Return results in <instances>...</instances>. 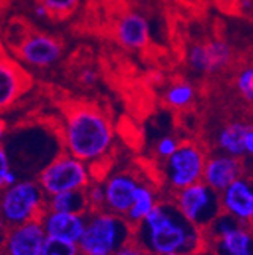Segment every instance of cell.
<instances>
[{
    "label": "cell",
    "instance_id": "obj_7",
    "mask_svg": "<svg viewBox=\"0 0 253 255\" xmlns=\"http://www.w3.org/2000/svg\"><path fill=\"white\" fill-rule=\"evenodd\" d=\"M205 149L196 141H180L176 152L160 163V179L170 195L202 181Z\"/></svg>",
    "mask_w": 253,
    "mask_h": 255
},
{
    "label": "cell",
    "instance_id": "obj_28",
    "mask_svg": "<svg viewBox=\"0 0 253 255\" xmlns=\"http://www.w3.org/2000/svg\"><path fill=\"white\" fill-rule=\"evenodd\" d=\"M112 255H149L144 249H141L137 243H134L132 240L129 243H126L124 246H121L117 252H114Z\"/></svg>",
    "mask_w": 253,
    "mask_h": 255
},
{
    "label": "cell",
    "instance_id": "obj_14",
    "mask_svg": "<svg viewBox=\"0 0 253 255\" xmlns=\"http://www.w3.org/2000/svg\"><path fill=\"white\" fill-rule=\"evenodd\" d=\"M220 196L221 213L249 225L253 219V179L243 175L226 187Z\"/></svg>",
    "mask_w": 253,
    "mask_h": 255
},
{
    "label": "cell",
    "instance_id": "obj_13",
    "mask_svg": "<svg viewBox=\"0 0 253 255\" xmlns=\"http://www.w3.org/2000/svg\"><path fill=\"white\" fill-rule=\"evenodd\" d=\"M143 178L132 170H118L109 173L102 182L105 188V210L124 217L129 211L137 187Z\"/></svg>",
    "mask_w": 253,
    "mask_h": 255
},
{
    "label": "cell",
    "instance_id": "obj_11",
    "mask_svg": "<svg viewBox=\"0 0 253 255\" xmlns=\"http://www.w3.org/2000/svg\"><path fill=\"white\" fill-rule=\"evenodd\" d=\"M232 47L223 40L196 43L186 52V64L199 75H214L225 70L232 62Z\"/></svg>",
    "mask_w": 253,
    "mask_h": 255
},
{
    "label": "cell",
    "instance_id": "obj_19",
    "mask_svg": "<svg viewBox=\"0 0 253 255\" xmlns=\"http://www.w3.org/2000/svg\"><path fill=\"white\" fill-rule=\"evenodd\" d=\"M249 129V125L243 122H232L220 128L215 134V147L218 152L231 155L234 158L246 156L244 137Z\"/></svg>",
    "mask_w": 253,
    "mask_h": 255
},
{
    "label": "cell",
    "instance_id": "obj_9",
    "mask_svg": "<svg viewBox=\"0 0 253 255\" xmlns=\"http://www.w3.org/2000/svg\"><path fill=\"white\" fill-rule=\"evenodd\" d=\"M205 248L214 255H253V233L249 225L221 213L203 231Z\"/></svg>",
    "mask_w": 253,
    "mask_h": 255
},
{
    "label": "cell",
    "instance_id": "obj_34",
    "mask_svg": "<svg viewBox=\"0 0 253 255\" xmlns=\"http://www.w3.org/2000/svg\"><path fill=\"white\" fill-rule=\"evenodd\" d=\"M249 228H250V231L253 233V219H252V222L249 223Z\"/></svg>",
    "mask_w": 253,
    "mask_h": 255
},
{
    "label": "cell",
    "instance_id": "obj_1",
    "mask_svg": "<svg viewBox=\"0 0 253 255\" xmlns=\"http://www.w3.org/2000/svg\"><path fill=\"white\" fill-rule=\"evenodd\" d=\"M59 137L64 152L86 163L92 170L111 155L115 143L109 114L97 104L86 101H72L64 105Z\"/></svg>",
    "mask_w": 253,
    "mask_h": 255
},
{
    "label": "cell",
    "instance_id": "obj_30",
    "mask_svg": "<svg viewBox=\"0 0 253 255\" xmlns=\"http://www.w3.org/2000/svg\"><path fill=\"white\" fill-rule=\"evenodd\" d=\"M235 8L241 15H246L247 18L253 20V0H237Z\"/></svg>",
    "mask_w": 253,
    "mask_h": 255
},
{
    "label": "cell",
    "instance_id": "obj_31",
    "mask_svg": "<svg viewBox=\"0 0 253 255\" xmlns=\"http://www.w3.org/2000/svg\"><path fill=\"white\" fill-rule=\"evenodd\" d=\"M244 149H246V156H250V159H253V126H249V129L246 132Z\"/></svg>",
    "mask_w": 253,
    "mask_h": 255
},
{
    "label": "cell",
    "instance_id": "obj_16",
    "mask_svg": "<svg viewBox=\"0 0 253 255\" xmlns=\"http://www.w3.org/2000/svg\"><path fill=\"white\" fill-rule=\"evenodd\" d=\"M40 222L44 228L46 237L78 245L86 225V214L56 213L46 210Z\"/></svg>",
    "mask_w": 253,
    "mask_h": 255
},
{
    "label": "cell",
    "instance_id": "obj_4",
    "mask_svg": "<svg viewBox=\"0 0 253 255\" xmlns=\"http://www.w3.org/2000/svg\"><path fill=\"white\" fill-rule=\"evenodd\" d=\"M46 202L47 196L37 179L21 178L14 185L0 191V223L6 230L40 220L46 211Z\"/></svg>",
    "mask_w": 253,
    "mask_h": 255
},
{
    "label": "cell",
    "instance_id": "obj_2",
    "mask_svg": "<svg viewBox=\"0 0 253 255\" xmlns=\"http://www.w3.org/2000/svg\"><path fill=\"white\" fill-rule=\"evenodd\" d=\"M132 242L149 255H199L205 249L203 231L188 223L167 199L132 228Z\"/></svg>",
    "mask_w": 253,
    "mask_h": 255
},
{
    "label": "cell",
    "instance_id": "obj_26",
    "mask_svg": "<svg viewBox=\"0 0 253 255\" xmlns=\"http://www.w3.org/2000/svg\"><path fill=\"white\" fill-rule=\"evenodd\" d=\"M237 90L241 98L253 107V66L244 67L237 76Z\"/></svg>",
    "mask_w": 253,
    "mask_h": 255
},
{
    "label": "cell",
    "instance_id": "obj_6",
    "mask_svg": "<svg viewBox=\"0 0 253 255\" xmlns=\"http://www.w3.org/2000/svg\"><path fill=\"white\" fill-rule=\"evenodd\" d=\"M8 37H17L8 47L14 58L23 66L32 69H47L56 64L62 55V43L46 32L29 29L26 24H14L9 27Z\"/></svg>",
    "mask_w": 253,
    "mask_h": 255
},
{
    "label": "cell",
    "instance_id": "obj_17",
    "mask_svg": "<svg viewBox=\"0 0 253 255\" xmlns=\"http://www.w3.org/2000/svg\"><path fill=\"white\" fill-rule=\"evenodd\" d=\"M115 38L117 41L131 50L144 49L152 38V27L149 20L135 11L123 14L115 24Z\"/></svg>",
    "mask_w": 253,
    "mask_h": 255
},
{
    "label": "cell",
    "instance_id": "obj_22",
    "mask_svg": "<svg viewBox=\"0 0 253 255\" xmlns=\"http://www.w3.org/2000/svg\"><path fill=\"white\" fill-rule=\"evenodd\" d=\"M49 12V18L62 20L70 17L79 6L81 0H37Z\"/></svg>",
    "mask_w": 253,
    "mask_h": 255
},
{
    "label": "cell",
    "instance_id": "obj_18",
    "mask_svg": "<svg viewBox=\"0 0 253 255\" xmlns=\"http://www.w3.org/2000/svg\"><path fill=\"white\" fill-rule=\"evenodd\" d=\"M160 201H161V195H160V190L156 188V185L153 182H147L141 179L140 185L137 187L132 205L129 211L126 213L124 219L128 220V223L134 228L143 219H146V216L160 204Z\"/></svg>",
    "mask_w": 253,
    "mask_h": 255
},
{
    "label": "cell",
    "instance_id": "obj_12",
    "mask_svg": "<svg viewBox=\"0 0 253 255\" xmlns=\"http://www.w3.org/2000/svg\"><path fill=\"white\" fill-rule=\"evenodd\" d=\"M46 239L40 220L6 228L0 242V255H41Z\"/></svg>",
    "mask_w": 253,
    "mask_h": 255
},
{
    "label": "cell",
    "instance_id": "obj_15",
    "mask_svg": "<svg viewBox=\"0 0 253 255\" xmlns=\"http://www.w3.org/2000/svg\"><path fill=\"white\" fill-rule=\"evenodd\" d=\"M244 175V164L240 158L231 155L215 152L206 156L202 182L217 193H221L226 187H229L235 179Z\"/></svg>",
    "mask_w": 253,
    "mask_h": 255
},
{
    "label": "cell",
    "instance_id": "obj_3",
    "mask_svg": "<svg viewBox=\"0 0 253 255\" xmlns=\"http://www.w3.org/2000/svg\"><path fill=\"white\" fill-rule=\"evenodd\" d=\"M132 240V227L124 217L106 210L89 211L78 243L81 255H112Z\"/></svg>",
    "mask_w": 253,
    "mask_h": 255
},
{
    "label": "cell",
    "instance_id": "obj_33",
    "mask_svg": "<svg viewBox=\"0 0 253 255\" xmlns=\"http://www.w3.org/2000/svg\"><path fill=\"white\" fill-rule=\"evenodd\" d=\"M6 134H8V122L5 117L0 116V144H3Z\"/></svg>",
    "mask_w": 253,
    "mask_h": 255
},
{
    "label": "cell",
    "instance_id": "obj_5",
    "mask_svg": "<svg viewBox=\"0 0 253 255\" xmlns=\"http://www.w3.org/2000/svg\"><path fill=\"white\" fill-rule=\"evenodd\" d=\"M94 179L99 178L91 166L66 152L50 159L37 175V182L47 198L66 191H84Z\"/></svg>",
    "mask_w": 253,
    "mask_h": 255
},
{
    "label": "cell",
    "instance_id": "obj_35",
    "mask_svg": "<svg viewBox=\"0 0 253 255\" xmlns=\"http://www.w3.org/2000/svg\"><path fill=\"white\" fill-rule=\"evenodd\" d=\"M173 255H177V254H173Z\"/></svg>",
    "mask_w": 253,
    "mask_h": 255
},
{
    "label": "cell",
    "instance_id": "obj_21",
    "mask_svg": "<svg viewBox=\"0 0 253 255\" xmlns=\"http://www.w3.org/2000/svg\"><path fill=\"white\" fill-rule=\"evenodd\" d=\"M194 99H196V90L186 81H179L171 84L164 94L166 104L174 110H183L189 107L194 102Z\"/></svg>",
    "mask_w": 253,
    "mask_h": 255
},
{
    "label": "cell",
    "instance_id": "obj_25",
    "mask_svg": "<svg viewBox=\"0 0 253 255\" xmlns=\"http://www.w3.org/2000/svg\"><path fill=\"white\" fill-rule=\"evenodd\" d=\"M41 255H81V252L78 245L75 243H67L47 237L43 245Z\"/></svg>",
    "mask_w": 253,
    "mask_h": 255
},
{
    "label": "cell",
    "instance_id": "obj_8",
    "mask_svg": "<svg viewBox=\"0 0 253 255\" xmlns=\"http://www.w3.org/2000/svg\"><path fill=\"white\" fill-rule=\"evenodd\" d=\"M170 201L188 223L202 231L221 214L218 193L202 181L176 191Z\"/></svg>",
    "mask_w": 253,
    "mask_h": 255
},
{
    "label": "cell",
    "instance_id": "obj_24",
    "mask_svg": "<svg viewBox=\"0 0 253 255\" xmlns=\"http://www.w3.org/2000/svg\"><path fill=\"white\" fill-rule=\"evenodd\" d=\"M86 205L89 211H100L105 210V188L102 179H94L84 190Z\"/></svg>",
    "mask_w": 253,
    "mask_h": 255
},
{
    "label": "cell",
    "instance_id": "obj_32",
    "mask_svg": "<svg viewBox=\"0 0 253 255\" xmlns=\"http://www.w3.org/2000/svg\"><path fill=\"white\" fill-rule=\"evenodd\" d=\"M34 14H35L40 20H46V18H49V12H47V9H46L40 2H35V5H34Z\"/></svg>",
    "mask_w": 253,
    "mask_h": 255
},
{
    "label": "cell",
    "instance_id": "obj_29",
    "mask_svg": "<svg viewBox=\"0 0 253 255\" xmlns=\"http://www.w3.org/2000/svg\"><path fill=\"white\" fill-rule=\"evenodd\" d=\"M97 79H99V75H97V72L94 70V69H84L81 73H79V81L85 85V87H92L94 84L97 82Z\"/></svg>",
    "mask_w": 253,
    "mask_h": 255
},
{
    "label": "cell",
    "instance_id": "obj_23",
    "mask_svg": "<svg viewBox=\"0 0 253 255\" xmlns=\"http://www.w3.org/2000/svg\"><path fill=\"white\" fill-rule=\"evenodd\" d=\"M21 178L18 172L12 167L8 149L3 144H0V191L9 185H14Z\"/></svg>",
    "mask_w": 253,
    "mask_h": 255
},
{
    "label": "cell",
    "instance_id": "obj_27",
    "mask_svg": "<svg viewBox=\"0 0 253 255\" xmlns=\"http://www.w3.org/2000/svg\"><path fill=\"white\" fill-rule=\"evenodd\" d=\"M179 140L173 135H166V137H161L160 140L156 141L155 144V156L156 159H160V163L167 159L169 156H171L176 149L179 147Z\"/></svg>",
    "mask_w": 253,
    "mask_h": 255
},
{
    "label": "cell",
    "instance_id": "obj_20",
    "mask_svg": "<svg viewBox=\"0 0 253 255\" xmlns=\"http://www.w3.org/2000/svg\"><path fill=\"white\" fill-rule=\"evenodd\" d=\"M46 210L56 213H73V214H88V205L84 191H66L47 198Z\"/></svg>",
    "mask_w": 253,
    "mask_h": 255
},
{
    "label": "cell",
    "instance_id": "obj_10",
    "mask_svg": "<svg viewBox=\"0 0 253 255\" xmlns=\"http://www.w3.org/2000/svg\"><path fill=\"white\" fill-rule=\"evenodd\" d=\"M32 87L24 66L9 53L0 37V113L12 108Z\"/></svg>",
    "mask_w": 253,
    "mask_h": 255
}]
</instances>
